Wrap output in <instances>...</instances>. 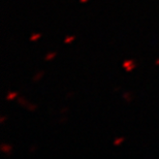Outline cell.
I'll return each instance as SVG.
<instances>
[{
    "mask_svg": "<svg viewBox=\"0 0 159 159\" xmlns=\"http://www.w3.org/2000/svg\"><path fill=\"white\" fill-rule=\"evenodd\" d=\"M1 151L4 152L5 154H11V147L9 145H6V144H2L1 145Z\"/></svg>",
    "mask_w": 159,
    "mask_h": 159,
    "instance_id": "6da1fadb",
    "label": "cell"
},
{
    "mask_svg": "<svg viewBox=\"0 0 159 159\" xmlns=\"http://www.w3.org/2000/svg\"><path fill=\"white\" fill-rule=\"evenodd\" d=\"M17 95H18V93H16V92H9L7 94V96H6V98H7V100H11V99H14Z\"/></svg>",
    "mask_w": 159,
    "mask_h": 159,
    "instance_id": "7a4b0ae2",
    "label": "cell"
},
{
    "mask_svg": "<svg viewBox=\"0 0 159 159\" xmlns=\"http://www.w3.org/2000/svg\"><path fill=\"white\" fill-rule=\"evenodd\" d=\"M132 64H134V62H133V60H127V61H125V62L123 63V67L127 68V67H128V66L132 65Z\"/></svg>",
    "mask_w": 159,
    "mask_h": 159,
    "instance_id": "3957f363",
    "label": "cell"
},
{
    "mask_svg": "<svg viewBox=\"0 0 159 159\" xmlns=\"http://www.w3.org/2000/svg\"><path fill=\"white\" fill-rule=\"evenodd\" d=\"M55 56H56V53H55V52L49 53V54H48V55L46 56V60H48V61H49V60H52Z\"/></svg>",
    "mask_w": 159,
    "mask_h": 159,
    "instance_id": "277c9868",
    "label": "cell"
},
{
    "mask_svg": "<svg viewBox=\"0 0 159 159\" xmlns=\"http://www.w3.org/2000/svg\"><path fill=\"white\" fill-rule=\"evenodd\" d=\"M41 36V34L40 33H37V34H32V36L30 37V40H32V41H34V40H36V39H39V37Z\"/></svg>",
    "mask_w": 159,
    "mask_h": 159,
    "instance_id": "5b68a950",
    "label": "cell"
},
{
    "mask_svg": "<svg viewBox=\"0 0 159 159\" xmlns=\"http://www.w3.org/2000/svg\"><path fill=\"white\" fill-rule=\"evenodd\" d=\"M123 141H124V138H120V139H116V141L114 142V145H115V146H118V145H120Z\"/></svg>",
    "mask_w": 159,
    "mask_h": 159,
    "instance_id": "8992f818",
    "label": "cell"
},
{
    "mask_svg": "<svg viewBox=\"0 0 159 159\" xmlns=\"http://www.w3.org/2000/svg\"><path fill=\"white\" fill-rule=\"evenodd\" d=\"M75 39V36H69V37H66L65 39V43H69L71 40Z\"/></svg>",
    "mask_w": 159,
    "mask_h": 159,
    "instance_id": "52a82bcc",
    "label": "cell"
},
{
    "mask_svg": "<svg viewBox=\"0 0 159 159\" xmlns=\"http://www.w3.org/2000/svg\"><path fill=\"white\" fill-rule=\"evenodd\" d=\"M135 67V64H132V65H130V66H128V67H127V68H125V70L126 71H132L133 70V68H134Z\"/></svg>",
    "mask_w": 159,
    "mask_h": 159,
    "instance_id": "ba28073f",
    "label": "cell"
},
{
    "mask_svg": "<svg viewBox=\"0 0 159 159\" xmlns=\"http://www.w3.org/2000/svg\"><path fill=\"white\" fill-rule=\"evenodd\" d=\"M41 75H43V71H40V72H39L36 75H35V78L33 79V81H37V80H39L40 78H41Z\"/></svg>",
    "mask_w": 159,
    "mask_h": 159,
    "instance_id": "9c48e42d",
    "label": "cell"
},
{
    "mask_svg": "<svg viewBox=\"0 0 159 159\" xmlns=\"http://www.w3.org/2000/svg\"><path fill=\"white\" fill-rule=\"evenodd\" d=\"M19 103L22 104V106H25V104H26V102H24L23 98H19Z\"/></svg>",
    "mask_w": 159,
    "mask_h": 159,
    "instance_id": "30bf717a",
    "label": "cell"
},
{
    "mask_svg": "<svg viewBox=\"0 0 159 159\" xmlns=\"http://www.w3.org/2000/svg\"><path fill=\"white\" fill-rule=\"evenodd\" d=\"M28 109H29V111H34V109H35V106H29V107H28Z\"/></svg>",
    "mask_w": 159,
    "mask_h": 159,
    "instance_id": "8fae6325",
    "label": "cell"
},
{
    "mask_svg": "<svg viewBox=\"0 0 159 159\" xmlns=\"http://www.w3.org/2000/svg\"><path fill=\"white\" fill-rule=\"evenodd\" d=\"M86 1H87V0H81V2H83V3L86 2Z\"/></svg>",
    "mask_w": 159,
    "mask_h": 159,
    "instance_id": "7c38bea8",
    "label": "cell"
},
{
    "mask_svg": "<svg viewBox=\"0 0 159 159\" xmlns=\"http://www.w3.org/2000/svg\"><path fill=\"white\" fill-rule=\"evenodd\" d=\"M156 64H159V59H158V61H156Z\"/></svg>",
    "mask_w": 159,
    "mask_h": 159,
    "instance_id": "4fadbf2b",
    "label": "cell"
}]
</instances>
